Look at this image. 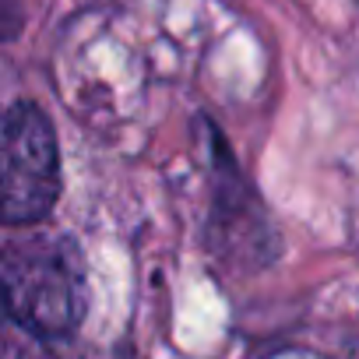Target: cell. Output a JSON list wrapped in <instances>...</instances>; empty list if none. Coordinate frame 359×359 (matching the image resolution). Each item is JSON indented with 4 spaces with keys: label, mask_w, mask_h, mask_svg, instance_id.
Wrapping results in <instances>:
<instances>
[{
    "label": "cell",
    "mask_w": 359,
    "mask_h": 359,
    "mask_svg": "<svg viewBox=\"0 0 359 359\" xmlns=\"http://www.w3.org/2000/svg\"><path fill=\"white\" fill-rule=\"evenodd\" d=\"M0 299L39 338H64L85 313V271L71 243L29 236L0 254Z\"/></svg>",
    "instance_id": "cell-1"
},
{
    "label": "cell",
    "mask_w": 359,
    "mask_h": 359,
    "mask_svg": "<svg viewBox=\"0 0 359 359\" xmlns=\"http://www.w3.org/2000/svg\"><path fill=\"white\" fill-rule=\"evenodd\" d=\"M60 198V151L46 113L15 102L0 116V222L25 226L53 212Z\"/></svg>",
    "instance_id": "cell-2"
}]
</instances>
